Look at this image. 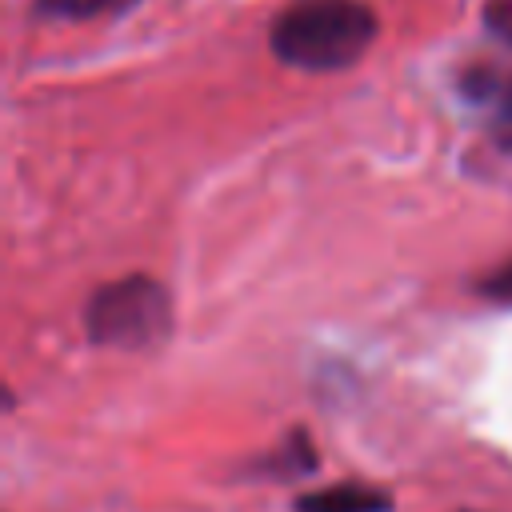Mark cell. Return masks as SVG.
<instances>
[{
	"instance_id": "cell-1",
	"label": "cell",
	"mask_w": 512,
	"mask_h": 512,
	"mask_svg": "<svg viewBox=\"0 0 512 512\" xmlns=\"http://www.w3.org/2000/svg\"><path fill=\"white\" fill-rule=\"evenodd\" d=\"M376 36V16L360 0H292L272 24V52L308 72L348 68Z\"/></svg>"
},
{
	"instance_id": "cell-2",
	"label": "cell",
	"mask_w": 512,
	"mask_h": 512,
	"mask_svg": "<svg viewBox=\"0 0 512 512\" xmlns=\"http://www.w3.org/2000/svg\"><path fill=\"white\" fill-rule=\"evenodd\" d=\"M88 336L104 348H152L172 328L168 288L152 276H124L92 292L84 308Z\"/></svg>"
},
{
	"instance_id": "cell-3",
	"label": "cell",
	"mask_w": 512,
	"mask_h": 512,
	"mask_svg": "<svg viewBox=\"0 0 512 512\" xmlns=\"http://www.w3.org/2000/svg\"><path fill=\"white\" fill-rule=\"evenodd\" d=\"M392 500L368 484H332L320 492H304L296 500V512H388Z\"/></svg>"
},
{
	"instance_id": "cell-4",
	"label": "cell",
	"mask_w": 512,
	"mask_h": 512,
	"mask_svg": "<svg viewBox=\"0 0 512 512\" xmlns=\"http://www.w3.org/2000/svg\"><path fill=\"white\" fill-rule=\"evenodd\" d=\"M132 0H36V8L44 16H64V20H92V16H108L128 8Z\"/></svg>"
},
{
	"instance_id": "cell-5",
	"label": "cell",
	"mask_w": 512,
	"mask_h": 512,
	"mask_svg": "<svg viewBox=\"0 0 512 512\" xmlns=\"http://www.w3.org/2000/svg\"><path fill=\"white\" fill-rule=\"evenodd\" d=\"M476 292L488 296V300L512 304V260H504L500 268H492L488 276H480V280H476Z\"/></svg>"
},
{
	"instance_id": "cell-6",
	"label": "cell",
	"mask_w": 512,
	"mask_h": 512,
	"mask_svg": "<svg viewBox=\"0 0 512 512\" xmlns=\"http://www.w3.org/2000/svg\"><path fill=\"white\" fill-rule=\"evenodd\" d=\"M484 24H488L504 44H512V0H488V4H484Z\"/></svg>"
},
{
	"instance_id": "cell-7",
	"label": "cell",
	"mask_w": 512,
	"mask_h": 512,
	"mask_svg": "<svg viewBox=\"0 0 512 512\" xmlns=\"http://www.w3.org/2000/svg\"><path fill=\"white\" fill-rule=\"evenodd\" d=\"M496 136L504 140V144H512V80L504 84V92H500V108H496Z\"/></svg>"
}]
</instances>
